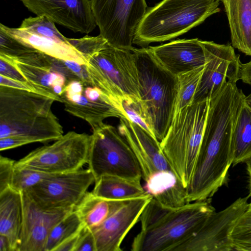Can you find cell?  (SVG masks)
I'll use <instances>...</instances> for the list:
<instances>
[{
  "label": "cell",
  "mask_w": 251,
  "mask_h": 251,
  "mask_svg": "<svg viewBox=\"0 0 251 251\" xmlns=\"http://www.w3.org/2000/svg\"><path fill=\"white\" fill-rule=\"evenodd\" d=\"M148 48L156 61L175 76L206 63L204 49L198 38L173 40Z\"/></svg>",
  "instance_id": "ac0fdd59"
},
{
  "label": "cell",
  "mask_w": 251,
  "mask_h": 251,
  "mask_svg": "<svg viewBox=\"0 0 251 251\" xmlns=\"http://www.w3.org/2000/svg\"><path fill=\"white\" fill-rule=\"evenodd\" d=\"M85 97L91 101H95L100 99L103 93L96 86H87L84 89Z\"/></svg>",
  "instance_id": "74e56055"
},
{
  "label": "cell",
  "mask_w": 251,
  "mask_h": 251,
  "mask_svg": "<svg viewBox=\"0 0 251 251\" xmlns=\"http://www.w3.org/2000/svg\"><path fill=\"white\" fill-rule=\"evenodd\" d=\"M84 56L88 85L100 89L122 109L123 101L141 102L138 69L131 50L110 45L100 34L68 38Z\"/></svg>",
  "instance_id": "7a4b0ae2"
},
{
  "label": "cell",
  "mask_w": 251,
  "mask_h": 251,
  "mask_svg": "<svg viewBox=\"0 0 251 251\" xmlns=\"http://www.w3.org/2000/svg\"><path fill=\"white\" fill-rule=\"evenodd\" d=\"M152 198L148 194L129 200L93 229L97 251H121L124 239L140 221L142 213Z\"/></svg>",
  "instance_id": "2e32d148"
},
{
  "label": "cell",
  "mask_w": 251,
  "mask_h": 251,
  "mask_svg": "<svg viewBox=\"0 0 251 251\" xmlns=\"http://www.w3.org/2000/svg\"><path fill=\"white\" fill-rule=\"evenodd\" d=\"M246 169L249 177L250 193L249 196L251 197V157L248 159L245 162Z\"/></svg>",
  "instance_id": "ab89813d"
},
{
  "label": "cell",
  "mask_w": 251,
  "mask_h": 251,
  "mask_svg": "<svg viewBox=\"0 0 251 251\" xmlns=\"http://www.w3.org/2000/svg\"><path fill=\"white\" fill-rule=\"evenodd\" d=\"M15 161L0 156V192L10 188L12 179Z\"/></svg>",
  "instance_id": "d6a6232c"
},
{
  "label": "cell",
  "mask_w": 251,
  "mask_h": 251,
  "mask_svg": "<svg viewBox=\"0 0 251 251\" xmlns=\"http://www.w3.org/2000/svg\"><path fill=\"white\" fill-rule=\"evenodd\" d=\"M82 228L78 232L66 239L60 244L55 249L54 251H75Z\"/></svg>",
  "instance_id": "d590c367"
},
{
  "label": "cell",
  "mask_w": 251,
  "mask_h": 251,
  "mask_svg": "<svg viewBox=\"0 0 251 251\" xmlns=\"http://www.w3.org/2000/svg\"><path fill=\"white\" fill-rule=\"evenodd\" d=\"M95 184L93 193L110 200H129L148 194L140 179L105 175L95 181Z\"/></svg>",
  "instance_id": "484cf974"
},
{
  "label": "cell",
  "mask_w": 251,
  "mask_h": 251,
  "mask_svg": "<svg viewBox=\"0 0 251 251\" xmlns=\"http://www.w3.org/2000/svg\"><path fill=\"white\" fill-rule=\"evenodd\" d=\"M210 100L185 107L173 118L160 147L183 186L192 178L206 123Z\"/></svg>",
  "instance_id": "52a82bcc"
},
{
  "label": "cell",
  "mask_w": 251,
  "mask_h": 251,
  "mask_svg": "<svg viewBox=\"0 0 251 251\" xmlns=\"http://www.w3.org/2000/svg\"><path fill=\"white\" fill-rule=\"evenodd\" d=\"M83 85L82 82L79 80H71L64 87L62 95L67 97L75 94H82Z\"/></svg>",
  "instance_id": "e575fe53"
},
{
  "label": "cell",
  "mask_w": 251,
  "mask_h": 251,
  "mask_svg": "<svg viewBox=\"0 0 251 251\" xmlns=\"http://www.w3.org/2000/svg\"><path fill=\"white\" fill-rule=\"evenodd\" d=\"M0 54L17 56L35 50L16 39L0 28Z\"/></svg>",
  "instance_id": "4dcf8cb0"
},
{
  "label": "cell",
  "mask_w": 251,
  "mask_h": 251,
  "mask_svg": "<svg viewBox=\"0 0 251 251\" xmlns=\"http://www.w3.org/2000/svg\"><path fill=\"white\" fill-rule=\"evenodd\" d=\"M0 251H12L11 243L8 238L0 234Z\"/></svg>",
  "instance_id": "f35d334b"
},
{
  "label": "cell",
  "mask_w": 251,
  "mask_h": 251,
  "mask_svg": "<svg viewBox=\"0 0 251 251\" xmlns=\"http://www.w3.org/2000/svg\"><path fill=\"white\" fill-rule=\"evenodd\" d=\"M220 3V0H163L147 9L133 44L146 48L176 38L219 12Z\"/></svg>",
  "instance_id": "5b68a950"
},
{
  "label": "cell",
  "mask_w": 251,
  "mask_h": 251,
  "mask_svg": "<svg viewBox=\"0 0 251 251\" xmlns=\"http://www.w3.org/2000/svg\"><path fill=\"white\" fill-rule=\"evenodd\" d=\"M61 98L65 110L87 122L92 129L104 123L103 120L107 118H126L119 105L104 93L100 99L95 101L89 100L83 95L77 103H73Z\"/></svg>",
  "instance_id": "603a6c76"
},
{
  "label": "cell",
  "mask_w": 251,
  "mask_h": 251,
  "mask_svg": "<svg viewBox=\"0 0 251 251\" xmlns=\"http://www.w3.org/2000/svg\"><path fill=\"white\" fill-rule=\"evenodd\" d=\"M64 88V87L61 85H56L52 89L56 95L60 97L63 93Z\"/></svg>",
  "instance_id": "60d3db41"
},
{
  "label": "cell",
  "mask_w": 251,
  "mask_h": 251,
  "mask_svg": "<svg viewBox=\"0 0 251 251\" xmlns=\"http://www.w3.org/2000/svg\"><path fill=\"white\" fill-rule=\"evenodd\" d=\"M84 226L74 209L51 229L47 240L45 251H54L60 244L78 232Z\"/></svg>",
  "instance_id": "83f0119b"
},
{
  "label": "cell",
  "mask_w": 251,
  "mask_h": 251,
  "mask_svg": "<svg viewBox=\"0 0 251 251\" xmlns=\"http://www.w3.org/2000/svg\"><path fill=\"white\" fill-rule=\"evenodd\" d=\"M232 165L251 157V105L244 95L235 112L231 134Z\"/></svg>",
  "instance_id": "cb8c5ba5"
},
{
  "label": "cell",
  "mask_w": 251,
  "mask_h": 251,
  "mask_svg": "<svg viewBox=\"0 0 251 251\" xmlns=\"http://www.w3.org/2000/svg\"><path fill=\"white\" fill-rule=\"evenodd\" d=\"M200 43L206 63L192 103L210 100L227 83L239 80L241 62L232 45L201 40Z\"/></svg>",
  "instance_id": "4fadbf2b"
},
{
  "label": "cell",
  "mask_w": 251,
  "mask_h": 251,
  "mask_svg": "<svg viewBox=\"0 0 251 251\" xmlns=\"http://www.w3.org/2000/svg\"><path fill=\"white\" fill-rule=\"evenodd\" d=\"M95 182L91 171L81 169L54 174L24 192L44 209L75 208Z\"/></svg>",
  "instance_id": "8fae6325"
},
{
  "label": "cell",
  "mask_w": 251,
  "mask_h": 251,
  "mask_svg": "<svg viewBox=\"0 0 251 251\" xmlns=\"http://www.w3.org/2000/svg\"><path fill=\"white\" fill-rule=\"evenodd\" d=\"M144 180L146 192L161 205L176 208L188 203L186 189L173 171L156 172Z\"/></svg>",
  "instance_id": "44dd1931"
},
{
  "label": "cell",
  "mask_w": 251,
  "mask_h": 251,
  "mask_svg": "<svg viewBox=\"0 0 251 251\" xmlns=\"http://www.w3.org/2000/svg\"><path fill=\"white\" fill-rule=\"evenodd\" d=\"M128 200L105 199L95 195L92 192H87L75 207L74 211L83 225L93 230Z\"/></svg>",
  "instance_id": "d4e9b609"
},
{
  "label": "cell",
  "mask_w": 251,
  "mask_h": 251,
  "mask_svg": "<svg viewBox=\"0 0 251 251\" xmlns=\"http://www.w3.org/2000/svg\"><path fill=\"white\" fill-rule=\"evenodd\" d=\"M0 28L25 45L50 57L63 61H74L83 66L86 64L84 56L68 41V38L55 39L20 27H9L2 24H0Z\"/></svg>",
  "instance_id": "d6986e66"
},
{
  "label": "cell",
  "mask_w": 251,
  "mask_h": 251,
  "mask_svg": "<svg viewBox=\"0 0 251 251\" xmlns=\"http://www.w3.org/2000/svg\"><path fill=\"white\" fill-rule=\"evenodd\" d=\"M205 65L176 76L177 87L173 118L182 109L192 104Z\"/></svg>",
  "instance_id": "4316f807"
},
{
  "label": "cell",
  "mask_w": 251,
  "mask_h": 251,
  "mask_svg": "<svg viewBox=\"0 0 251 251\" xmlns=\"http://www.w3.org/2000/svg\"><path fill=\"white\" fill-rule=\"evenodd\" d=\"M100 34L117 48L131 50L136 28L147 10L145 0H90Z\"/></svg>",
  "instance_id": "30bf717a"
},
{
  "label": "cell",
  "mask_w": 251,
  "mask_h": 251,
  "mask_svg": "<svg viewBox=\"0 0 251 251\" xmlns=\"http://www.w3.org/2000/svg\"><path fill=\"white\" fill-rule=\"evenodd\" d=\"M249 96L251 97V93Z\"/></svg>",
  "instance_id": "b9f144b4"
},
{
  "label": "cell",
  "mask_w": 251,
  "mask_h": 251,
  "mask_svg": "<svg viewBox=\"0 0 251 251\" xmlns=\"http://www.w3.org/2000/svg\"><path fill=\"white\" fill-rule=\"evenodd\" d=\"M122 107L126 119L137 125L151 136L157 139L143 116L141 111L140 102L123 101Z\"/></svg>",
  "instance_id": "1f68e13d"
},
{
  "label": "cell",
  "mask_w": 251,
  "mask_h": 251,
  "mask_svg": "<svg viewBox=\"0 0 251 251\" xmlns=\"http://www.w3.org/2000/svg\"><path fill=\"white\" fill-rule=\"evenodd\" d=\"M249 197L239 198L224 209L214 211L175 251H234L230 234L236 222L247 209Z\"/></svg>",
  "instance_id": "7c38bea8"
},
{
  "label": "cell",
  "mask_w": 251,
  "mask_h": 251,
  "mask_svg": "<svg viewBox=\"0 0 251 251\" xmlns=\"http://www.w3.org/2000/svg\"><path fill=\"white\" fill-rule=\"evenodd\" d=\"M230 239L234 251H251V202L234 226Z\"/></svg>",
  "instance_id": "f1b7e54d"
},
{
  "label": "cell",
  "mask_w": 251,
  "mask_h": 251,
  "mask_svg": "<svg viewBox=\"0 0 251 251\" xmlns=\"http://www.w3.org/2000/svg\"><path fill=\"white\" fill-rule=\"evenodd\" d=\"M55 101L38 93L0 85V139L17 137L26 145L58 139L64 131L51 109Z\"/></svg>",
  "instance_id": "277c9868"
},
{
  "label": "cell",
  "mask_w": 251,
  "mask_h": 251,
  "mask_svg": "<svg viewBox=\"0 0 251 251\" xmlns=\"http://www.w3.org/2000/svg\"><path fill=\"white\" fill-rule=\"evenodd\" d=\"M92 136L87 164L95 181L105 175L141 179L140 164L118 128L103 123L92 129Z\"/></svg>",
  "instance_id": "ba28073f"
},
{
  "label": "cell",
  "mask_w": 251,
  "mask_h": 251,
  "mask_svg": "<svg viewBox=\"0 0 251 251\" xmlns=\"http://www.w3.org/2000/svg\"><path fill=\"white\" fill-rule=\"evenodd\" d=\"M75 251H97L93 231L85 226L80 232Z\"/></svg>",
  "instance_id": "836d02e7"
},
{
  "label": "cell",
  "mask_w": 251,
  "mask_h": 251,
  "mask_svg": "<svg viewBox=\"0 0 251 251\" xmlns=\"http://www.w3.org/2000/svg\"><path fill=\"white\" fill-rule=\"evenodd\" d=\"M138 69L141 113L160 142L171 124L177 79L154 58L148 47H133Z\"/></svg>",
  "instance_id": "8992f818"
},
{
  "label": "cell",
  "mask_w": 251,
  "mask_h": 251,
  "mask_svg": "<svg viewBox=\"0 0 251 251\" xmlns=\"http://www.w3.org/2000/svg\"><path fill=\"white\" fill-rule=\"evenodd\" d=\"M214 211L211 199L171 208L152 198L141 214V230L132 241L131 250L175 251Z\"/></svg>",
  "instance_id": "3957f363"
},
{
  "label": "cell",
  "mask_w": 251,
  "mask_h": 251,
  "mask_svg": "<svg viewBox=\"0 0 251 251\" xmlns=\"http://www.w3.org/2000/svg\"><path fill=\"white\" fill-rule=\"evenodd\" d=\"M29 11L75 32L88 34L97 26L90 0H21Z\"/></svg>",
  "instance_id": "5bb4252c"
},
{
  "label": "cell",
  "mask_w": 251,
  "mask_h": 251,
  "mask_svg": "<svg viewBox=\"0 0 251 251\" xmlns=\"http://www.w3.org/2000/svg\"><path fill=\"white\" fill-rule=\"evenodd\" d=\"M23 218L18 251H45L53 227L74 208L46 209L23 192Z\"/></svg>",
  "instance_id": "9a60e30c"
},
{
  "label": "cell",
  "mask_w": 251,
  "mask_h": 251,
  "mask_svg": "<svg viewBox=\"0 0 251 251\" xmlns=\"http://www.w3.org/2000/svg\"><path fill=\"white\" fill-rule=\"evenodd\" d=\"M22 194L10 187L0 192V234L6 236L12 251H18L23 223Z\"/></svg>",
  "instance_id": "7402d4cb"
},
{
  "label": "cell",
  "mask_w": 251,
  "mask_h": 251,
  "mask_svg": "<svg viewBox=\"0 0 251 251\" xmlns=\"http://www.w3.org/2000/svg\"><path fill=\"white\" fill-rule=\"evenodd\" d=\"M118 129L135 155L144 180L158 171H173L157 139L126 118H120Z\"/></svg>",
  "instance_id": "e0dca14e"
},
{
  "label": "cell",
  "mask_w": 251,
  "mask_h": 251,
  "mask_svg": "<svg viewBox=\"0 0 251 251\" xmlns=\"http://www.w3.org/2000/svg\"><path fill=\"white\" fill-rule=\"evenodd\" d=\"M231 34L232 46L251 56V0H222Z\"/></svg>",
  "instance_id": "ffe728a7"
},
{
  "label": "cell",
  "mask_w": 251,
  "mask_h": 251,
  "mask_svg": "<svg viewBox=\"0 0 251 251\" xmlns=\"http://www.w3.org/2000/svg\"><path fill=\"white\" fill-rule=\"evenodd\" d=\"M92 139V134L69 131L52 144L31 151L16 161L14 166L50 174L78 171L88 163Z\"/></svg>",
  "instance_id": "9c48e42d"
},
{
  "label": "cell",
  "mask_w": 251,
  "mask_h": 251,
  "mask_svg": "<svg viewBox=\"0 0 251 251\" xmlns=\"http://www.w3.org/2000/svg\"><path fill=\"white\" fill-rule=\"evenodd\" d=\"M243 95L236 84L228 83L210 100L201 148L186 188L187 203L210 199L227 182L233 161V123Z\"/></svg>",
  "instance_id": "6da1fadb"
},
{
  "label": "cell",
  "mask_w": 251,
  "mask_h": 251,
  "mask_svg": "<svg viewBox=\"0 0 251 251\" xmlns=\"http://www.w3.org/2000/svg\"><path fill=\"white\" fill-rule=\"evenodd\" d=\"M53 175L26 167L14 166L10 187L19 192H24Z\"/></svg>",
  "instance_id": "f546056e"
},
{
  "label": "cell",
  "mask_w": 251,
  "mask_h": 251,
  "mask_svg": "<svg viewBox=\"0 0 251 251\" xmlns=\"http://www.w3.org/2000/svg\"><path fill=\"white\" fill-rule=\"evenodd\" d=\"M239 80L251 86V60L246 63L242 62L240 66Z\"/></svg>",
  "instance_id": "8d00e7d4"
}]
</instances>
